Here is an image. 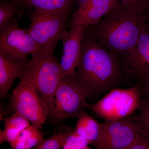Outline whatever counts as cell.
I'll use <instances>...</instances> for the list:
<instances>
[{"instance_id":"cell-1","label":"cell","mask_w":149,"mask_h":149,"mask_svg":"<svg viewBox=\"0 0 149 149\" xmlns=\"http://www.w3.org/2000/svg\"><path fill=\"white\" fill-rule=\"evenodd\" d=\"M124 73L120 58L85 33L73 80L90 100L118 88Z\"/></svg>"},{"instance_id":"cell-2","label":"cell","mask_w":149,"mask_h":149,"mask_svg":"<svg viewBox=\"0 0 149 149\" xmlns=\"http://www.w3.org/2000/svg\"><path fill=\"white\" fill-rule=\"evenodd\" d=\"M144 19L143 10L136 3L120 2L85 32L120 58L136 46Z\"/></svg>"},{"instance_id":"cell-3","label":"cell","mask_w":149,"mask_h":149,"mask_svg":"<svg viewBox=\"0 0 149 149\" xmlns=\"http://www.w3.org/2000/svg\"><path fill=\"white\" fill-rule=\"evenodd\" d=\"M27 15L30 22L26 31L43 52L54 53L57 44L66 30L69 13L33 9Z\"/></svg>"},{"instance_id":"cell-4","label":"cell","mask_w":149,"mask_h":149,"mask_svg":"<svg viewBox=\"0 0 149 149\" xmlns=\"http://www.w3.org/2000/svg\"><path fill=\"white\" fill-rule=\"evenodd\" d=\"M27 71L49 113L53 99L63 79L60 62L54 53L42 52L32 56Z\"/></svg>"},{"instance_id":"cell-5","label":"cell","mask_w":149,"mask_h":149,"mask_svg":"<svg viewBox=\"0 0 149 149\" xmlns=\"http://www.w3.org/2000/svg\"><path fill=\"white\" fill-rule=\"evenodd\" d=\"M88 97L73 79H63L56 90L49 117L54 125L78 118L88 108Z\"/></svg>"},{"instance_id":"cell-6","label":"cell","mask_w":149,"mask_h":149,"mask_svg":"<svg viewBox=\"0 0 149 149\" xmlns=\"http://www.w3.org/2000/svg\"><path fill=\"white\" fill-rule=\"evenodd\" d=\"M10 103L14 111L27 118L33 126L42 129L49 112L27 70L24 77L13 91Z\"/></svg>"},{"instance_id":"cell-7","label":"cell","mask_w":149,"mask_h":149,"mask_svg":"<svg viewBox=\"0 0 149 149\" xmlns=\"http://www.w3.org/2000/svg\"><path fill=\"white\" fill-rule=\"evenodd\" d=\"M141 98L139 84L128 89L115 88L88 108L104 120H116L131 116L139 108Z\"/></svg>"},{"instance_id":"cell-8","label":"cell","mask_w":149,"mask_h":149,"mask_svg":"<svg viewBox=\"0 0 149 149\" xmlns=\"http://www.w3.org/2000/svg\"><path fill=\"white\" fill-rule=\"evenodd\" d=\"M141 132L139 123L131 116L116 120H104L95 148L98 149H127Z\"/></svg>"},{"instance_id":"cell-9","label":"cell","mask_w":149,"mask_h":149,"mask_svg":"<svg viewBox=\"0 0 149 149\" xmlns=\"http://www.w3.org/2000/svg\"><path fill=\"white\" fill-rule=\"evenodd\" d=\"M19 18L13 17L0 30V52L22 56L43 52L26 29L20 27Z\"/></svg>"},{"instance_id":"cell-10","label":"cell","mask_w":149,"mask_h":149,"mask_svg":"<svg viewBox=\"0 0 149 149\" xmlns=\"http://www.w3.org/2000/svg\"><path fill=\"white\" fill-rule=\"evenodd\" d=\"M120 60L125 74L138 82L149 76V29L144 22L136 46Z\"/></svg>"},{"instance_id":"cell-11","label":"cell","mask_w":149,"mask_h":149,"mask_svg":"<svg viewBox=\"0 0 149 149\" xmlns=\"http://www.w3.org/2000/svg\"><path fill=\"white\" fill-rule=\"evenodd\" d=\"M87 27L76 25L64 32L61 40L63 44V54L60 62L63 79H73L79 61L81 44Z\"/></svg>"},{"instance_id":"cell-12","label":"cell","mask_w":149,"mask_h":149,"mask_svg":"<svg viewBox=\"0 0 149 149\" xmlns=\"http://www.w3.org/2000/svg\"><path fill=\"white\" fill-rule=\"evenodd\" d=\"M30 60L28 56L12 55L0 52V97L10 90L15 80H21Z\"/></svg>"},{"instance_id":"cell-13","label":"cell","mask_w":149,"mask_h":149,"mask_svg":"<svg viewBox=\"0 0 149 149\" xmlns=\"http://www.w3.org/2000/svg\"><path fill=\"white\" fill-rule=\"evenodd\" d=\"M118 0H89L73 14L68 22L70 28L76 25L88 27L98 22L120 4Z\"/></svg>"},{"instance_id":"cell-14","label":"cell","mask_w":149,"mask_h":149,"mask_svg":"<svg viewBox=\"0 0 149 149\" xmlns=\"http://www.w3.org/2000/svg\"><path fill=\"white\" fill-rule=\"evenodd\" d=\"M75 0H16L14 4L21 11L22 14H27V11L33 9L47 11L64 12L69 13Z\"/></svg>"},{"instance_id":"cell-15","label":"cell","mask_w":149,"mask_h":149,"mask_svg":"<svg viewBox=\"0 0 149 149\" xmlns=\"http://www.w3.org/2000/svg\"><path fill=\"white\" fill-rule=\"evenodd\" d=\"M75 126V131L87 140L90 145L96 147L101 133V123L90 116L86 111L79 117Z\"/></svg>"},{"instance_id":"cell-16","label":"cell","mask_w":149,"mask_h":149,"mask_svg":"<svg viewBox=\"0 0 149 149\" xmlns=\"http://www.w3.org/2000/svg\"><path fill=\"white\" fill-rule=\"evenodd\" d=\"M73 129L74 128L69 125L63 124L56 133L48 139H44L34 149H62L63 146L67 136Z\"/></svg>"},{"instance_id":"cell-17","label":"cell","mask_w":149,"mask_h":149,"mask_svg":"<svg viewBox=\"0 0 149 149\" xmlns=\"http://www.w3.org/2000/svg\"><path fill=\"white\" fill-rule=\"evenodd\" d=\"M138 110L139 114L132 117L139 123L142 133L149 138V95L141 98Z\"/></svg>"},{"instance_id":"cell-18","label":"cell","mask_w":149,"mask_h":149,"mask_svg":"<svg viewBox=\"0 0 149 149\" xmlns=\"http://www.w3.org/2000/svg\"><path fill=\"white\" fill-rule=\"evenodd\" d=\"M18 15L19 18L23 15L13 3L6 1H1L0 3V30L2 29L14 16Z\"/></svg>"},{"instance_id":"cell-19","label":"cell","mask_w":149,"mask_h":149,"mask_svg":"<svg viewBox=\"0 0 149 149\" xmlns=\"http://www.w3.org/2000/svg\"><path fill=\"white\" fill-rule=\"evenodd\" d=\"M87 140L80 136L74 128L67 136L63 146V149H91Z\"/></svg>"},{"instance_id":"cell-20","label":"cell","mask_w":149,"mask_h":149,"mask_svg":"<svg viewBox=\"0 0 149 149\" xmlns=\"http://www.w3.org/2000/svg\"><path fill=\"white\" fill-rule=\"evenodd\" d=\"M1 120L4 123V126L14 127L21 130L31 125L29 120L17 112H15L8 118H1Z\"/></svg>"},{"instance_id":"cell-21","label":"cell","mask_w":149,"mask_h":149,"mask_svg":"<svg viewBox=\"0 0 149 149\" xmlns=\"http://www.w3.org/2000/svg\"><path fill=\"white\" fill-rule=\"evenodd\" d=\"M37 129V128L32 125L22 130L19 133L16 140L10 145L11 148L25 149V143Z\"/></svg>"},{"instance_id":"cell-22","label":"cell","mask_w":149,"mask_h":149,"mask_svg":"<svg viewBox=\"0 0 149 149\" xmlns=\"http://www.w3.org/2000/svg\"><path fill=\"white\" fill-rule=\"evenodd\" d=\"M127 149H149V138L142 132L139 133Z\"/></svg>"},{"instance_id":"cell-23","label":"cell","mask_w":149,"mask_h":149,"mask_svg":"<svg viewBox=\"0 0 149 149\" xmlns=\"http://www.w3.org/2000/svg\"><path fill=\"white\" fill-rule=\"evenodd\" d=\"M141 97L149 95V76L138 82Z\"/></svg>"},{"instance_id":"cell-24","label":"cell","mask_w":149,"mask_h":149,"mask_svg":"<svg viewBox=\"0 0 149 149\" xmlns=\"http://www.w3.org/2000/svg\"><path fill=\"white\" fill-rule=\"evenodd\" d=\"M137 4L143 9L144 12L149 9V0H136Z\"/></svg>"},{"instance_id":"cell-25","label":"cell","mask_w":149,"mask_h":149,"mask_svg":"<svg viewBox=\"0 0 149 149\" xmlns=\"http://www.w3.org/2000/svg\"><path fill=\"white\" fill-rule=\"evenodd\" d=\"M144 23L146 27L149 29V9L144 12Z\"/></svg>"},{"instance_id":"cell-26","label":"cell","mask_w":149,"mask_h":149,"mask_svg":"<svg viewBox=\"0 0 149 149\" xmlns=\"http://www.w3.org/2000/svg\"><path fill=\"white\" fill-rule=\"evenodd\" d=\"M77 1L78 5V8L82 7L83 6L85 5L89 0H76Z\"/></svg>"},{"instance_id":"cell-27","label":"cell","mask_w":149,"mask_h":149,"mask_svg":"<svg viewBox=\"0 0 149 149\" xmlns=\"http://www.w3.org/2000/svg\"><path fill=\"white\" fill-rule=\"evenodd\" d=\"M118 1H120V2L136 3V0H118Z\"/></svg>"}]
</instances>
